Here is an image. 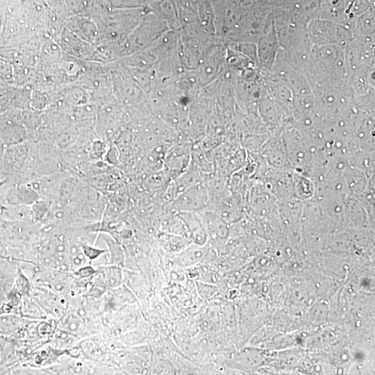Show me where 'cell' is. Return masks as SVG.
<instances>
[{
    "label": "cell",
    "mask_w": 375,
    "mask_h": 375,
    "mask_svg": "<svg viewBox=\"0 0 375 375\" xmlns=\"http://www.w3.org/2000/svg\"><path fill=\"white\" fill-rule=\"evenodd\" d=\"M30 153L31 149L24 142L8 146L2 158L4 167L12 172L22 169L28 160Z\"/></svg>",
    "instance_id": "6da1fadb"
},
{
    "label": "cell",
    "mask_w": 375,
    "mask_h": 375,
    "mask_svg": "<svg viewBox=\"0 0 375 375\" xmlns=\"http://www.w3.org/2000/svg\"><path fill=\"white\" fill-rule=\"evenodd\" d=\"M40 195L32 185L19 184L10 188L5 194V201L12 206H29L38 200Z\"/></svg>",
    "instance_id": "7a4b0ae2"
},
{
    "label": "cell",
    "mask_w": 375,
    "mask_h": 375,
    "mask_svg": "<svg viewBox=\"0 0 375 375\" xmlns=\"http://www.w3.org/2000/svg\"><path fill=\"white\" fill-rule=\"evenodd\" d=\"M206 203L205 189L200 185L191 188L182 194L178 206L184 210L200 208Z\"/></svg>",
    "instance_id": "3957f363"
},
{
    "label": "cell",
    "mask_w": 375,
    "mask_h": 375,
    "mask_svg": "<svg viewBox=\"0 0 375 375\" xmlns=\"http://www.w3.org/2000/svg\"><path fill=\"white\" fill-rule=\"evenodd\" d=\"M181 219L189 233V236L198 244H203L206 242V229L201 222L190 212L183 213Z\"/></svg>",
    "instance_id": "277c9868"
},
{
    "label": "cell",
    "mask_w": 375,
    "mask_h": 375,
    "mask_svg": "<svg viewBox=\"0 0 375 375\" xmlns=\"http://www.w3.org/2000/svg\"><path fill=\"white\" fill-rule=\"evenodd\" d=\"M77 131L72 128L62 131L56 139V144L59 148L65 149L72 146L77 138Z\"/></svg>",
    "instance_id": "5b68a950"
},
{
    "label": "cell",
    "mask_w": 375,
    "mask_h": 375,
    "mask_svg": "<svg viewBox=\"0 0 375 375\" xmlns=\"http://www.w3.org/2000/svg\"><path fill=\"white\" fill-rule=\"evenodd\" d=\"M104 149L105 147L101 142H94L90 151L91 157L97 159L101 158L103 155V153L104 152Z\"/></svg>",
    "instance_id": "8992f818"
}]
</instances>
